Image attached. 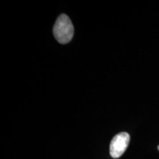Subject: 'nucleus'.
I'll list each match as a JSON object with an SVG mask.
<instances>
[{"label": "nucleus", "instance_id": "nucleus-3", "mask_svg": "<svg viewBox=\"0 0 159 159\" xmlns=\"http://www.w3.org/2000/svg\"><path fill=\"white\" fill-rule=\"evenodd\" d=\"M158 150H159V146H158Z\"/></svg>", "mask_w": 159, "mask_h": 159}, {"label": "nucleus", "instance_id": "nucleus-2", "mask_svg": "<svg viewBox=\"0 0 159 159\" xmlns=\"http://www.w3.org/2000/svg\"><path fill=\"white\" fill-rule=\"evenodd\" d=\"M130 142V135L122 132L116 135L111 142L110 154L112 158H118L122 156Z\"/></svg>", "mask_w": 159, "mask_h": 159}, {"label": "nucleus", "instance_id": "nucleus-1", "mask_svg": "<svg viewBox=\"0 0 159 159\" xmlns=\"http://www.w3.org/2000/svg\"><path fill=\"white\" fill-rule=\"evenodd\" d=\"M74 26L68 16L61 14L57 18L53 27V34L59 43H69L74 35Z\"/></svg>", "mask_w": 159, "mask_h": 159}]
</instances>
